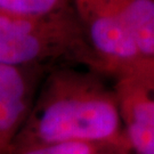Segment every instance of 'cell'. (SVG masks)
Returning <instances> with one entry per match:
<instances>
[{
    "mask_svg": "<svg viewBox=\"0 0 154 154\" xmlns=\"http://www.w3.org/2000/svg\"><path fill=\"white\" fill-rule=\"evenodd\" d=\"M73 0H0V14L14 16H44L65 9Z\"/></svg>",
    "mask_w": 154,
    "mask_h": 154,
    "instance_id": "cell-5",
    "label": "cell"
},
{
    "mask_svg": "<svg viewBox=\"0 0 154 154\" xmlns=\"http://www.w3.org/2000/svg\"><path fill=\"white\" fill-rule=\"evenodd\" d=\"M65 61L99 70L73 5L44 16L0 14V64L47 69Z\"/></svg>",
    "mask_w": 154,
    "mask_h": 154,
    "instance_id": "cell-2",
    "label": "cell"
},
{
    "mask_svg": "<svg viewBox=\"0 0 154 154\" xmlns=\"http://www.w3.org/2000/svg\"><path fill=\"white\" fill-rule=\"evenodd\" d=\"M116 99L127 114L128 138L134 149L138 154H154V91L134 78L121 77Z\"/></svg>",
    "mask_w": 154,
    "mask_h": 154,
    "instance_id": "cell-4",
    "label": "cell"
},
{
    "mask_svg": "<svg viewBox=\"0 0 154 154\" xmlns=\"http://www.w3.org/2000/svg\"><path fill=\"white\" fill-rule=\"evenodd\" d=\"M152 1H154V0H152Z\"/></svg>",
    "mask_w": 154,
    "mask_h": 154,
    "instance_id": "cell-8",
    "label": "cell"
},
{
    "mask_svg": "<svg viewBox=\"0 0 154 154\" xmlns=\"http://www.w3.org/2000/svg\"><path fill=\"white\" fill-rule=\"evenodd\" d=\"M46 69L0 64V154H7L28 120Z\"/></svg>",
    "mask_w": 154,
    "mask_h": 154,
    "instance_id": "cell-3",
    "label": "cell"
},
{
    "mask_svg": "<svg viewBox=\"0 0 154 154\" xmlns=\"http://www.w3.org/2000/svg\"><path fill=\"white\" fill-rule=\"evenodd\" d=\"M125 77L134 78L146 88L154 91V57L140 62Z\"/></svg>",
    "mask_w": 154,
    "mask_h": 154,
    "instance_id": "cell-7",
    "label": "cell"
},
{
    "mask_svg": "<svg viewBox=\"0 0 154 154\" xmlns=\"http://www.w3.org/2000/svg\"><path fill=\"white\" fill-rule=\"evenodd\" d=\"M7 154H94L91 144L81 142L15 145Z\"/></svg>",
    "mask_w": 154,
    "mask_h": 154,
    "instance_id": "cell-6",
    "label": "cell"
},
{
    "mask_svg": "<svg viewBox=\"0 0 154 154\" xmlns=\"http://www.w3.org/2000/svg\"><path fill=\"white\" fill-rule=\"evenodd\" d=\"M25 125L29 126L26 136L17 138L13 146L91 144L116 135L121 113L116 95L107 91L95 78L62 67L54 69L45 79Z\"/></svg>",
    "mask_w": 154,
    "mask_h": 154,
    "instance_id": "cell-1",
    "label": "cell"
}]
</instances>
